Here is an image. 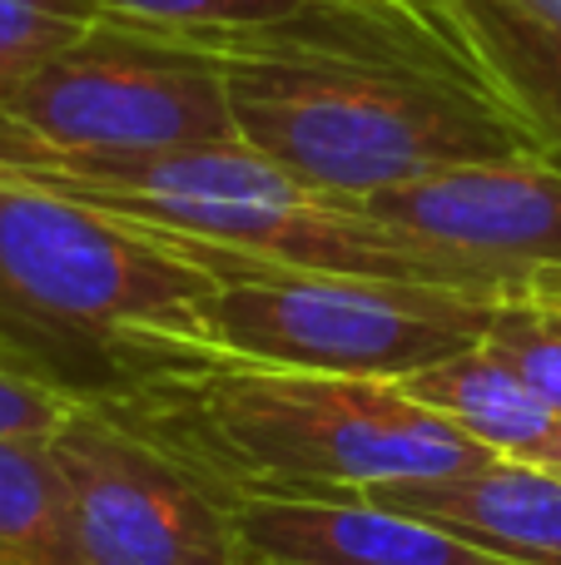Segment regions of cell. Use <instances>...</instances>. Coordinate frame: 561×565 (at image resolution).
I'll list each match as a JSON object with an SVG mask.
<instances>
[{"label":"cell","mask_w":561,"mask_h":565,"mask_svg":"<svg viewBox=\"0 0 561 565\" xmlns=\"http://www.w3.org/2000/svg\"><path fill=\"white\" fill-rule=\"evenodd\" d=\"M483 342L497 358L512 362L517 377H522L547 407L561 412V328L557 322H547L542 312L527 308L522 298H507L502 308H497Z\"/></svg>","instance_id":"obj_16"},{"label":"cell","mask_w":561,"mask_h":565,"mask_svg":"<svg viewBox=\"0 0 561 565\" xmlns=\"http://www.w3.org/2000/svg\"><path fill=\"white\" fill-rule=\"evenodd\" d=\"M248 556L268 565H517L373 497H229Z\"/></svg>","instance_id":"obj_10"},{"label":"cell","mask_w":561,"mask_h":565,"mask_svg":"<svg viewBox=\"0 0 561 565\" xmlns=\"http://www.w3.org/2000/svg\"><path fill=\"white\" fill-rule=\"evenodd\" d=\"M473 89L502 105L561 164V30L507 0H363Z\"/></svg>","instance_id":"obj_9"},{"label":"cell","mask_w":561,"mask_h":565,"mask_svg":"<svg viewBox=\"0 0 561 565\" xmlns=\"http://www.w3.org/2000/svg\"><path fill=\"white\" fill-rule=\"evenodd\" d=\"M80 565H254L229 497L89 392L50 437Z\"/></svg>","instance_id":"obj_7"},{"label":"cell","mask_w":561,"mask_h":565,"mask_svg":"<svg viewBox=\"0 0 561 565\" xmlns=\"http://www.w3.org/2000/svg\"><path fill=\"white\" fill-rule=\"evenodd\" d=\"M373 501L413 511L497 551L517 565H561V471L493 457L487 467L447 481H407Z\"/></svg>","instance_id":"obj_11"},{"label":"cell","mask_w":561,"mask_h":565,"mask_svg":"<svg viewBox=\"0 0 561 565\" xmlns=\"http://www.w3.org/2000/svg\"><path fill=\"white\" fill-rule=\"evenodd\" d=\"M254 565H268V561H254Z\"/></svg>","instance_id":"obj_18"},{"label":"cell","mask_w":561,"mask_h":565,"mask_svg":"<svg viewBox=\"0 0 561 565\" xmlns=\"http://www.w3.org/2000/svg\"><path fill=\"white\" fill-rule=\"evenodd\" d=\"M0 164L55 194H70L129 224L159 228V234L328 268V274L437 282V288H463L483 298H517L512 282L378 224L353 199L304 184L274 159L254 154L244 139L99 159L0 154Z\"/></svg>","instance_id":"obj_3"},{"label":"cell","mask_w":561,"mask_h":565,"mask_svg":"<svg viewBox=\"0 0 561 565\" xmlns=\"http://www.w3.org/2000/svg\"><path fill=\"white\" fill-rule=\"evenodd\" d=\"M85 397L89 382L60 377L45 352L0 328V437H55Z\"/></svg>","instance_id":"obj_13"},{"label":"cell","mask_w":561,"mask_h":565,"mask_svg":"<svg viewBox=\"0 0 561 565\" xmlns=\"http://www.w3.org/2000/svg\"><path fill=\"white\" fill-rule=\"evenodd\" d=\"M239 139L229 89L209 60L89 35L0 85V154H155Z\"/></svg>","instance_id":"obj_6"},{"label":"cell","mask_w":561,"mask_h":565,"mask_svg":"<svg viewBox=\"0 0 561 565\" xmlns=\"http://www.w3.org/2000/svg\"><path fill=\"white\" fill-rule=\"evenodd\" d=\"M507 6L527 10V15H537V20H547V25L561 30V0H507Z\"/></svg>","instance_id":"obj_17"},{"label":"cell","mask_w":561,"mask_h":565,"mask_svg":"<svg viewBox=\"0 0 561 565\" xmlns=\"http://www.w3.org/2000/svg\"><path fill=\"white\" fill-rule=\"evenodd\" d=\"M95 30L209 60L224 75L239 139L338 199L457 164L547 159L502 105L383 25L363 0L244 30H149L119 20H99Z\"/></svg>","instance_id":"obj_1"},{"label":"cell","mask_w":561,"mask_h":565,"mask_svg":"<svg viewBox=\"0 0 561 565\" xmlns=\"http://www.w3.org/2000/svg\"><path fill=\"white\" fill-rule=\"evenodd\" d=\"M99 25V0H0V85L85 45Z\"/></svg>","instance_id":"obj_14"},{"label":"cell","mask_w":561,"mask_h":565,"mask_svg":"<svg viewBox=\"0 0 561 565\" xmlns=\"http://www.w3.org/2000/svg\"><path fill=\"white\" fill-rule=\"evenodd\" d=\"M343 0H99V20L149 30H244L278 25L314 10H334Z\"/></svg>","instance_id":"obj_15"},{"label":"cell","mask_w":561,"mask_h":565,"mask_svg":"<svg viewBox=\"0 0 561 565\" xmlns=\"http://www.w3.org/2000/svg\"><path fill=\"white\" fill-rule=\"evenodd\" d=\"M214 278L155 228L89 209L0 164V328L109 358L139 342H194Z\"/></svg>","instance_id":"obj_4"},{"label":"cell","mask_w":561,"mask_h":565,"mask_svg":"<svg viewBox=\"0 0 561 565\" xmlns=\"http://www.w3.org/2000/svg\"><path fill=\"white\" fill-rule=\"evenodd\" d=\"M159 238H169L214 278L204 332L194 342L284 367L398 382L477 348L507 302L437 282L328 274L179 234Z\"/></svg>","instance_id":"obj_5"},{"label":"cell","mask_w":561,"mask_h":565,"mask_svg":"<svg viewBox=\"0 0 561 565\" xmlns=\"http://www.w3.org/2000/svg\"><path fill=\"white\" fill-rule=\"evenodd\" d=\"M89 392L219 497H378L493 461L398 382L254 362L209 342L125 348Z\"/></svg>","instance_id":"obj_2"},{"label":"cell","mask_w":561,"mask_h":565,"mask_svg":"<svg viewBox=\"0 0 561 565\" xmlns=\"http://www.w3.org/2000/svg\"><path fill=\"white\" fill-rule=\"evenodd\" d=\"M398 387L443 422H453L463 437H473L483 451L507 461L561 471V412L547 407L507 358H497L487 342L443 358L423 372L398 377Z\"/></svg>","instance_id":"obj_12"},{"label":"cell","mask_w":561,"mask_h":565,"mask_svg":"<svg viewBox=\"0 0 561 565\" xmlns=\"http://www.w3.org/2000/svg\"><path fill=\"white\" fill-rule=\"evenodd\" d=\"M368 218L487 268L517 292L542 274H561V164L493 159L353 199Z\"/></svg>","instance_id":"obj_8"}]
</instances>
